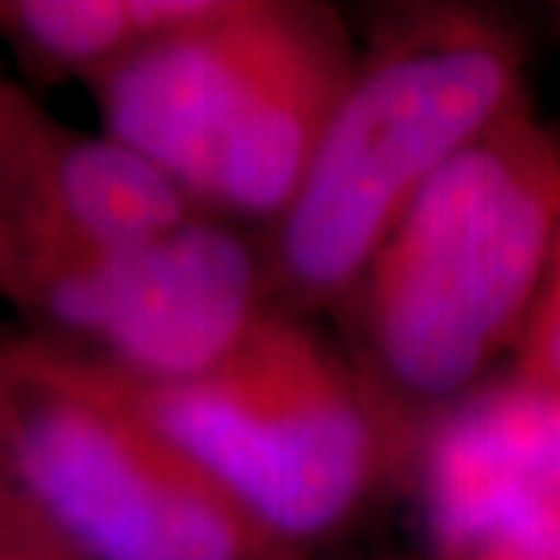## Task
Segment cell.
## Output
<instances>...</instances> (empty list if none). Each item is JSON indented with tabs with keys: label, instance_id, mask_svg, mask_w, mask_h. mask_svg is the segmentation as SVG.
<instances>
[{
	"label": "cell",
	"instance_id": "52a82bcc",
	"mask_svg": "<svg viewBox=\"0 0 560 560\" xmlns=\"http://www.w3.org/2000/svg\"><path fill=\"white\" fill-rule=\"evenodd\" d=\"M436 560H560V397L510 368L430 411L408 455Z\"/></svg>",
	"mask_w": 560,
	"mask_h": 560
},
{
	"label": "cell",
	"instance_id": "8fae6325",
	"mask_svg": "<svg viewBox=\"0 0 560 560\" xmlns=\"http://www.w3.org/2000/svg\"><path fill=\"white\" fill-rule=\"evenodd\" d=\"M0 299L22 306V273H19V259H15V248H11L4 222H0Z\"/></svg>",
	"mask_w": 560,
	"mask_h": 560
},
{
	"label": "cell",
	"instance_id": "5b68a950",
	"mask_svg": "<svg viewBox=\"0 0 560 560\" xmlns=\"http://www.w3.org/2000/svg\"><path fill=\"white\" fill-rule=\"evenodd\" d=\"M0 411L19 480L81 560H302L70 342H0Z\"/></svg>",
	"mask_w": 560,
	"mask_h": 560
},
{
	"label": "cell",
	"instance_id": "277c9868",
	"mask_svg": "<svg viewBox=\"0 0 560 560\" xmlns=\"http://www.w3.org/2000/svg\"><path fill=\"white\" fill-rule=\"evenodd\" d=\"M114 375L156 433L299 553L339 532L416 441L408 411L280 310L186 383Z\"/></svg>",
	"mask_w": 560,
	"mask_h": 560
},
{
	"label": "cell",
	"instance_id": "9c48e42d",
	"mask_svg": "<svg viewBox=\"0 0 560 560\" xmlns=\"http://www.w3.org/2000/svg\"><path fill=\"white\" fill-rule=\"evenodd\" d=\"M215 0H4L0 30L51 73L98 77L167 33L211 15Z\"/></svg>",
	"mask_w": 560,
	"mask_h": 560
},
{
	"label": "cell",
	"instance_id": "7a4b0ae2",
	"mask_svg": "<svg viewBox=\"0 0 560 560\" xmlns=\"http://www.w3.org/2000/svg\"><path fill=\"white\" fill-rule=\"evenodd\" d=\"M357 66L342 19L299 0H215L194 26L92 77L103 136L205 211L277 222Z\"/></svg>",
	"mask_w": 560,
	"mask_h": 560
},
{
	"label": "cell",
	"instance_id": "8992f818",
	"mask_svg": "<svg viewBox=\"0 0 560 560\" xmlns=\"http://www.w3.org/2000/svg\"><path fill=\"white\" fill-rule=\"evenodd\" d=\"M262 291L259 255L205 211L48 277L30 313L136 383H186L244 342L270 310Z\"/></svg>",
	"mask_w": 560,
	"mask_h": 560
},
{
	"label": "cell",
	"instance_id": "4fadbf2b",
	"mask_svg": "<svg viewBox=\"0 0 560 560\" xmlns=\"http://www.w3.org/2000/svg\"><path fill=\"white\" fill-rule=\"evenodd\" d=\"M557 273H560V270H557ZM557 273H550V277H557ZM550 277H546V280H550Z\"/></svg>",
	"mask_w": 560,
	"mask_h": 560
},
{
	"label": "cell",
	"instance_id": "30bf717a",
	"mask_svg": "<svg viewBox=\"0 0 560 560\" xmlns=\"http://www.w3.org/2000/svg\"><path fill=\"white\" fill-rule=\"evenodd\" d=\"M0 560H81L30 499L15 474L0 411Z\"/></svg>",
	"mask_w": 560,
	"mask_h": 560
},
{
	"label": "cell",
	"instance_id": "7c38bea8",
	"mask_svg": "<svg viewBox=\"0 0 560 560\" xmlns=\"http://www.w3.org/2000/svg\"><path fill=\"white\" fill-rule=\"evenodd\" d=\"M557 26H560V4H557Z\"/></svg>",
	"mask_w": 560,
	"mask_h": 560
},
{
	"label": "cell",
	"instance_id": "ba28073f",
	"mask_svg": "<svg viewBox=\"0 0 560 560\" xmlns=\"http://www.w3.org/2000/svg\"><path fill=\"white\" fill-rule=\"evenodd\" d=\"M197 215L205 208L142 153L62 125L0 77V222L19 259L22 310L48 277Z\"/></svg>",
	"mask_w": 560,
	"mask_h": 560
},
{
	"label": "cell",
	"instance_id": "6da1fadb",
	"mask_svg": "<svg viewBox=\"0 0 560 560\" xmlns=\"http://www.w3.org/2000/svg\"><path fill=\"white\" fill-rule=\"evenodd\" d=\"M560 136L521 95L425 183L350 295L375 389L441 411L517 350L550 273Z\"/></svg>",
	"mask_w": 560,
	"mask_h": 560
},
{
	"label": "cell",
	"instance_id": "3957f363",
	"mask_svg": "<svg viewBox=\"0 0 560 560\" xmlns=\"http://www.w3.org/2000/svg\"><path fill=\"white\" fill-rule=\"evenodd\" d=\"M524 62L499 11L433 4L389 19L273 222V284L310 306L350 295L411 197L524 95Z\"/></svg>",
	"mask_w": 560,
	"mask_h": 560
}]
</instances>
